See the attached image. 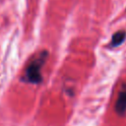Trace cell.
<instances>
[{
	"instance_id": "cell-1",
	"label": "cell",
	"mask_w": 126,
	"mask_h": 126,
	"mask_svg": "<svg viewBox=\"0 0 126 126\" xmlns=\"http://www.w3.org/2000/svg\"><path fill=\"white\" fill-rule=\"evenodd\" d=\"M47 58V52H40L27 67L24 75V80L31 84H38L42 80L41 68Z\"/></svg>"
},
{
	"instance_id": "cell-2",
	"label": "cell",
	"mask_w": 126,
	"mask_h": 126,
	"mask_svg": "<svg viewBox=\"0 0 126 126\" xmlns=\"http://www.w3.org/2000/svg\"><path fill=\"white\" fill-rule=\"evenodd\" d=\"M115 110L119 115H124L126 113V87H123L118 94L115 102Z\"/></svg>"
},
{
	"instance_id": "cell-3",
	"label": "cell",
	"mask_w": 126,
	"mask_h": 126,
	"mask_svg": "<svg viewBox=\"0 0 126 126\" xmlns=\"http://www.w3.org/2000/svg\"><path fill=\"white\" fill-rule=\"evenodd\" d=\"M125 37H126V32H125V31L117 32L116 33L113 34V36H112V38H111L110 46H111V47H115V46L120 45V44L124 41Z\"/></svg>"
}]
</instances>
